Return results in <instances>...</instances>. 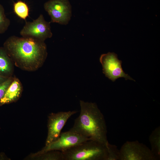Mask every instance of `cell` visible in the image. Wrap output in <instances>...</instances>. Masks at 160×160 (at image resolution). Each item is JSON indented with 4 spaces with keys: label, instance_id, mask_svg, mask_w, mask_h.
I'll use <instances>...</instances> for the list:
<instances>
[{
    "label": "cell",
    "instance_id": "5b68a950",
    "mask_svg": "<svg viewBox=\"0 0 160 160\" xmlns=\"http://www.w3.org/2000/svg\"><path fill=\"white\" fill-rule=\"evenodd\" d=\"M44 7L50 17V23L67 25L71 20L72 7L68 0H49Z\"/></svg>",
    "mask_w": 160,
    "mask_h": 160
},
{
    "label": "cell",
    "instance_id": "5bb4252c",
    "mask_svg": "<svg viewBox=\"0 0 160 160\" xmlns=\"http://www.w3.org/2000/svg\"><path fill=\"white\" fill-rule=\"evenodd\" d=\"M10 24V20L5 15L4 8L0 3V34L7 30Z\"/></svg>",
    "mask_w": 160,
    "mask_h": 160
},
{
    "label": "cell",
    "instance_id": "8fae6325",
    "mask_svg": "<svg viewBox=\"0 0 160 160\" xmlns=\"http://www.w3.org/2000/svg\"><path fill=\"white\" fill-rule=\"evenodd\" d=\"M13 62L3 47H0V75L12 76L14 68Z\"/></svg>",
    "mask_w": 160,
    "mask_h": 160
},
{
    "label": "cell",
    "instance_id": "e0dca14e",
    "mask_svg": "<svg viewBox=\"0 0 160 160\" xmlns=\"http://www.w3.org/2000/svg\"><path fill=\"white\" fill-rule=\"evenodd\" d=\"M9 77L0 75V84L7 80Z\"/></svg>",
    "mask_w": 160,
    "mask_h": 160
},
{
    "label": "cell",
    "instance_id": "8992f818",
    "mask_svg": "<svg viewBox=\"0 0 160 160\" xmlns=\"http://www.w3.org/2000/svg\"><path fill=\"white\" fill-rule=\"evenodd\" d=\"M120 151V160H155L158 159L145 145L138 141H127Z\"/></svg>",
    "mask_w": 160,
    "mask_h": 160
},
{
    "label": "cell",
    "instance_id": "6da1fadb",
    "mask_svg": "<svg viewBox=\"0 0 160 160\" xmlns=\"http://www.w3.org/2000/svg\"><path fill=\"white\" fill-rule=\"evenodd\" d=\"M3 47L17 67L27 71H34L41 67L47 55L44 42L30 38L11 36L4 42Z\"/></svg>",
    "mask_w": 160,
    "mask_h": 160
},
{
    "label": "cell",
    "instance_id": "52a82bcc",
    "mask_svg": "<svg viewBox=\"0 0 160 160\" xmlns=\"http://www.w3.org/2000/svg\"><path fill=\"white\" fill-rule=\"evenodd\" d=\"M103 73L109 79L114 82L117 79L124 78L126 80L135 81L123 70L122 61L118 59L117 54L109 52L102 55L100 58Z\"/></svg>",
    "mask_w": 160,
    "mask_h": 160
},
{
    "label": "cell",
    "instance_id": "ba28073f",
    "mask_svg": "<svg viewBox=\"0 0 160 160\" xmlns=\"http://www.w3.org/2000/svg\"><path fill=\"white\" fill-rule=\"evenodd\" d=\"M91 140L71 130L61 133L56 140L45 145L41 154L52 150L65 151L85 141Z\"/></svg>",
    "mask_w": 160,
    "mask_h": 160
},
{
    "label": "cell",
    "instance_id": "4fadbf2b",
    "mask_svg": "<svg viewBox=\"0 0 160 160\" xmlns=\"http://www.w3.org/2000/svg\"><path fill=\"white\" fill-rule=\"evenodd\" d=\"M13 9L15 14L20 18L25 20L29 16V8L25 2L19 0L15 3Z\"/></svg>",
    "mask_w": 160,
    "mask_h": 160
},
{
    "label": "cell",
    "instance_id": "7a4b0ae2",
    "mask_svg": "<svg viewBox=\"0 0 160 160\" xmlns=\"http://www.w3.org/2000/svg\"><path fill=\"white\" fill-rule=\"evenodd\" d=\"M80 114L71 130L91 140L106 144L107 127L104 116L95 103L80 100Z\"/></svg>",
    "mask_w": 160,
    "mask_h": 160
},
{
    "label": "cell",
    "instance_id": "3957f363",
    "mask_svg": "<svg viewBox=\"0 0 160 160\" xmlns=\"http://www.w3.org/2000/svg\"><path fill=\"white\" fill-rule=\"evenodd\" d=\"M106 144L92 140L85 141L62 152L64 160H107Z\"/></svg>",
    "mask_w": 160,
    "mask_h": 160
},
{
    "label": "cell",
    "instance_id": "277c9868",
    "mask_svg": "<svg viewBox=\"0 0 160 160\" xmlns=\"http://www.w3.org/2000/svg\"><path fill=\"white\" fill-rule=\"evenodd\" d=\"M22 37L31 38L44 42L52 37L50 22L46 21L42 14H40L32 21L26 22L20 31Z\"/></svg>",
    "mask_w": 160,
    "mask_h": 160
},
{
    "label": "cell",
    "instance_id": "9a60e30c",
    "mask_svg": "<svg viewBox=\"0 0 160 160\" xmlns=\"http://www.w3.org/2000/svg\"><path fill=\"white\" fill-rule=\"evenodd\" d=\"M108 151L107 160H120V151L114 145L110 144L108 142L106 144Z\"/></svg>",
    "mask_w": 160,
    "mask_h": 160
},
{
    "label": "cell",
    "instance_id": "2e32d148",
    "mask_svg": "<svg viewBox=\"0 0 160 160\" xmlns=\"http://www.w3.org/2000/svg\"><path fill=\"white\" fill-rule=\"evenodd\" d=\"M14 78L11 76L7 80L0 84V101L4 96L5 92L13 79Z\"/></svg>",
    "mask_w": 160,
    "mask_h": 160
},
{
    "label": "cell",
    "instance_id": "7c38bea8",
    "mask_svg": "<svg viewBox=\"0 0 160 160\" xmlns=\"http://www.w3.org/2000/svg\"><path fill=\"white\" fill-rule=\"evenodd\" d=\"M160 132L158 127L154 130L149 137V141L151 146V151L159 159L160 155Z\"/></svg>",
    "mask_w": 160,
    "mask_h": 160
},
{
    "label": "cell",
    "instance_id": "30bf717a",
    "mask_svg": "<svg viewBox=\"0 0 160 160\" xmlns=\"http://www.w3.org/2000/svg\"><path fill=\"white\" fill-rule=\"evenodd\" d=\"M22 90V87L20 81L17 78H14L1 99L0 104H7L15 101L20 97Z\"/></svg>",
    "mask_w": 160,
    "mask_h": 160
},
{
    "label": "cell",
    "instance_id": "9c48e42d",
    "mask_svg": "<svg viewBox=\"0 0 160 160\" xmlns=\"http://www.w3.org/2000/svg\"><path fill=\"white\" fill-rule=\"evenodd\" d=\"M77 112L76 111H62L52 113L49 116L48 132L45 145L57 140L68 120Z\"/></svg>",
    "mask_w": 160,
    "mask_h": 160
}]
</instances>
